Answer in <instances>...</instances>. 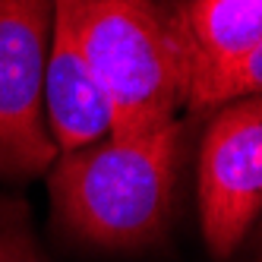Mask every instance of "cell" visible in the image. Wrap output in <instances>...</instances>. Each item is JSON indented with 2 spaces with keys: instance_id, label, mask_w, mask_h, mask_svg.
<instances>
[{
  "instance_id": "cell-1",
  "label": "cell",
  "mask_w": 262,
  "mask_h": 262,
  "mask_svg": "<svg viewBox=\"0 0 262 262\" xmlns=\"http://www.w3.org/2000/svg\"><path fill=\"white\" fill-rule=\"evenodd\" d=\"M186 136L190 129L177 117L133 142L101 139L60 152L48 167L51 224L57 234L117 253L161 243L174 221Z\"/></svg>"
},
{
  "instance_id": "cell-2",
  "label": "cell",
  "mask_w": 262,
  "mask_h": 262,
  "mask_svg": "<svg viewBox=\"0 0 262 262\" xmlns=\"http://www.w3.org/2000/svg\"><path fill=\"white\" fill-rule=\"evenodd\" d=\"M107 92L114 142H133L177 120L190 92L183 0H54Z\"/></svg>"
},
{
  "instance_id": "cell-3",
  "label": "cell",
  "mask_w": 262,
  "mask_h": 262,
  "mask_svg": "<svg viewBox=\"0 0 262 262\" xmlns=\"http://www.w3.org/2000/svg\"><path fill=\"white\" fill-rule=\"evenodd\" d=\"M199 228L209 253L224 262L262 218V95L212 111L196 164Z\"/></svg>"
},
{
  "instance_id": "cell-4",
  "label": "cell",
  "mask_w": 262,
  "mask_h": 262,
  "mask_svg": "<svg viewBox=\"0 0 262 262\" xmlns=\"http://www.w3.org/2000/svg\"><path fill=\"white\" fill-rule=\"evenodd\" d=\"M54 0H0V177L29 180L57 161L45 120Z\"/></svg>"
},
{
  "instance_id": "cell-5",
  "label": "cell",
  "mask_w": 262,
  "mask_h": 262,
  "mask_svg": "<svg viewBox=\"0 0 262 262\" xmlns=\"http://www.w3.org/2000/svg\"><path fill=\"white\" fill-rule=\"evenodd\" d=\"M45 120L57 152L111 139L114 111L95 70L85 60L67 13L54 4L51 48L45 60Z\"/></svg>"
},
{
  "instance_id": "cell-6",
  "label": "cell",
  "mask_w": 262,
  "mask_h": 262,
  "mask_svg": "<svg viewBox=\"0 0 262 262\" xmlns=\"http://www.w3.org/2000/svg\"><path fill=\"white\" fill-rule=\"evenodd\" d=\"M190 92L186 107L202 114L212 92L262 45V0H190Z\"/></svg>"
},
{
  "instance_id": "cell-7",
  "label": "cell",
  "mask_w": 262,
  "mask_h": 262,
  "mask_svg": "<svg viewBox=\"0 0 262 262\" xmlns=\"http://www.w3.org/2000/svg\"><path fill=\"white\" fill-rule=\"evenodd\" d=\"M0 262H51L32 234L26 199L0 193Z\"/></svg>"
},
{
  "instance_id": "cell-8",
  "label": "cell",
  "mask_w": 262,
  "mask_h": 262,
  "mask_svg": "<svg viewBox=\"0 0 262 262\" xmlns=\"http://www.w3.org/2000/svg\"><path fill=\"white\" fill-rule=\"evenodd\" d=\"M250 95H262V45L212 92L209 104H205V114L215 111V107H221V104H228V101L250 98Z\"/></svg>"
},
{
  "instance_id": "cell-9",
  "label": "cell",
  "mask_w": 262,
  "mask_h": 262,
  "mask_svg": "<svg viewBox=\"0 0 262 262\" xmlns=\"http://www.w3.org/2000/svg\"><path fill=\"white\" fill-rule=\"evenodd\" d=\"M250 259H253V262H262V228H259V234H256V240H253V250H250Z\"/></svg>"
}]
</instances>
